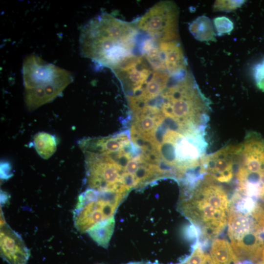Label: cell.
<instances>
[{
	"instance_id": "17",
	"label": "cell",
	"mask_w": 264,
	"mask_h": 264,
	"mask_svg": "<svg viewBox=\"0 0 264 264\" xmlns=\"http://www.w3.org/2000/svg\"><path fill=\"white\" fill-rule=\"evenodd\" d=\"M254 78L258 88L264 91V57L255 66Z\"/></svg>"
},
{
	"instance_id": "3",
	"label": "cell",
	"mask_w": 264,
	"mask_h": 264,
	"mask_svg": "<svg viewBox=\"0 0 264 264\" xmlns=\"http://www.w3.org/2000/svg\"><path fill=\"white\" fill-rule=\"evenodd\" d=\"M22 76L25 103L30 110L52 101L72 81L68 71L34 54L24 61Z\"/></svg>"
},
{
	"instance_id": "1",
	"label": "cell",
	"mask_w": 264,
	"mask_h": 264,
	"mask_svg": "<svg viewBox=\"0 0 264 264\" xmlns=\"http://www.w3.org/2000/svg\"><path fill=\"white\" fill-rule=\"evenodd\" d=\"M139 31L135 22H129L108 13L90 20L82 29V55L111 70L134 54Z\"/></svg>"
},
{
	"instance_id": "12",
	"label": "cell",
	"mask_w": 264,
	"mask_h": 264,
	"mask_svg": "<svg viewBox=\"0 0 264 264\" xmlns=\"http://www.w3.org/2000/svg\"><path fill=\"white\" fill-rule=\"evenodd\" d=\"M114 225L115 220L113 218L97 224L88 233L98 245L107 248L112 236Z\"/></svg>"
},
{
	"instance_id": "4",
	"label": "cell",
	"mask_w": 264,
	"mask_h": 264,
	"mask_svg": "<svg viewBox=\"0 0 264 264\" xmlns=\"http://www.w3.org/2000/svg\"><path fill=\"white\" fill-rule=\"evenodd\" d=\"M126 197L115 193H102L87 189L78 198L73 213L76 229L81 233L97 224L114 218L120 204Z\"/></svg>"
},
{
	"instance_id": "15",
	"label": "cell",
	"mask_w": 264,
	"mask_h": 264,
	"mask_svg": "<svg viewBox=\"0 0 264 264\" xmlns=\"http://www.w3.org/2000/svg\"><path fill=\"white\" fill-rule=\"evenodd\" d=\"M213 23L218 36L229 34L234 28L232 21L225 16L215 18L213 20Z\"/></svg>"
},
{
	"instance_id": "18",
	"label": "cell",
	"mask_w": 264,
	"mask_h": 264,
	"mask_svg": "<svg viewBox=\"0 0 264 264\" xmlns=\"http://www.w3.org/2000/svg\"><path fill=\"white\" fill-rule=\"evenodd\" d=\"M253 216L256 224L264 235V205L259 202L253 213Z\"/></svg>"
},
{
	"instance_id": "20",
	"label": "cell",
	"mask_w": 264,
	"mask_h": 264,
	"mask_svg": "<svg viewBox=\"0 0 264 264\" xmlns=\"http://www.w3.org/2000/svg\"><path fill=\"white\" fill-rule=\"evenodd\" d=\"M262 264L260 262H258L256 263H255V264Z\"/></svg>"
},
{
	"instance_id": "19",
	"label": "cell",
	"mask_w": 264,
	"mask_h": 264,
	"mask_svg": "<svg viewBox=\"0 0 264 264\" xmlns=\"http://www.w3.org/2000/svg\"><path fill=\"white\" fill-rule=\"evenodd\" d=\"M261 261H264V247L263 248Z\"/></svg>"
},
{
	"instance_id": "16",
	"label": "cell",
	"mask_w": 264,
	"mask_h": 264,
	"mask_svg": "<svg viewBox=\"0 0 264 264\" xmlns=\"http://www.w3.org/2000/svg\"><path fill=\"white\" fill-rule=\"evenodd\" d=\"M243 0H217L214 3L215 11H231L240 7Z\"/></svg>"
},
{
	"instance_id": "5",
	"label": "cell",
	"mask_w": 264,
	"mask_h": 264,
	"mask_svg": "<svg viewBox=\"0 0 264 264\" xmlns=\"http://www.w3.org/2000/svg\"><path fill=\"white\" fill-rule=\"evenodd\" d=\"M179 10L171 1H160L135 21L139 31L156 42L177 41Z\"/></svg>"
},
{
	"instance_id": "14",
	"label": "cell",
	"mask_w": 264,
	"mask_h": 264,
	"mask_svg": "<svg viewBox=\"0 0 264 264\" xmlns=\"http://www.w3.org/2000/svg\"><path fill=\"white\" fill-rule=\"evenodd\" d=\"M179 264H214L210 255L205 253L199 243L191 254Z\"/></svg>"
},
{
	"instance_id": "2",
	"label": "cell",
	"mask_w": 264,
	"mask_h": 264,
	"mask_svg": "<svg viewBox=\"0 0 264 264\" xmlns=\"http://www.w3.org/2000/svg\"><path fill=\"white\" fill-rule=\"evenodd\" d=\"M177 210L205 240L217 237L227 225L230 198L222 184L202 176L182 188Z\"/></svg>"
},
{
	"instance_id": "21",
	"label": "cell",
	"mask_w": 264,
	"mask_h": 264,
	"mask_svg": "<svg viewBox=\"0 0 264 264\" xmlns=\"http://www.w3.org/2000/svg\"></svg>"
},
{
	"instance_id": "10",
	"label": "cell",
	"mask_w": 264,
	"mask_h": 264,
	"mask_svg": "<svg viewBox=\"0 0 264 264\" xmlns=\"http://www.w3.org/2000/svg\"><path fill=\"white\" fill-rule=\"evenodd\" d=\"M210 256L214 264H249L239 260L230 243L224 239L214 240L211 246Z\"/></svg>"
},
{
	"instance_id": "13",
	"label": "cell",
	"mask_w": 264,
	"mask_h": 264,
	"mask_svg": "<svg viewBox=\"0 0 264 264\" xmlns=\"http://www.w3.org/2000/svg\"><path fill=\"white\" fill-rule=\"evenodd\" d=\"M34 145L38 154L44 159H48L55 152L57 142L52 135L41 132L34 137Z\"/></svg>"
},
{
	"instance_id": "11",
	"label": "cell",
	"mask_w": 264,
	"mask_h": 264,
	"mask_svg": "<svg viewBox=\"0 0 264 264\" xmlns=\"http://www.w3.org/2000/svg\"><path fill=\"white\" fill-rule=\"evenodd\" d=\"M189 29L194 38L199 41H216V33L210 20L205 16L198 17L190 25Z\"/></svg>"
},
{
	"instance_id": "6",
	"label": "cell",
	"mask_w": 264,
	"mask_h": 264,
	"mask_svg": "<svg viewBox=\"0 0 264 264\" xmlns=\"http://www.w3.org/2000/svg\"><path fill=\"white\" fill-rule=\"evenodd\" d=\"M127 97L138 95L147 84L154 70L142 54H132L112 69Z\"/></svg>"
},
{
	"instance_id": "8",
	"label": "cell",
	"mask_w": 264,
	"mask_h": 264,
	"mask_svg": "<svg viewBox=\"0 0 264 264\" xmlns=\"http://www.w3.org/2000/svg\"><path fill=\"white\" fill-rule=\"evenodd\" d=\"M0 255L9 264H26L30 252L21 236L5 222L1 223Z\"/></svg>"
},
{
	"instance_id": "7",
	"label": "cell",
	"mask_w": 264,
	"mask_h": 264,
	"mask_svg": "<svg viewBox=\"0 0 264 264\" xmlns=\"http://www.w3.org/2000/svg\"><path fill=\"white\" fill-rule=\"evenodd\" d=\"M253 213L230 208L227 235L234 250H246L254 247L259 242L261 235H264L256 223Z\"/></svg>"
},
{
	"instance_id": "9",
	"label": "cell",
	"mask_w": 264,
	"mask_h": 264,
	"mask_svg": "<svg viewBox=\"0 0 264 264\" xmlns=\"http://www.w3.org/2000/svg\"><path fill=\"white\" fill-rule=\"evenodd\" d=\"M166 71L171 75L187 70V63L178 41L157 43Z\"/></svg>"
}]
</instances>
